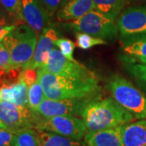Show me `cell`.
Wrapping results in <instances>:
<instances>
[{
    "label": "cell",
    "mask_w": 146,
    "mask_h": 146,
    "mask_svg": "<svg viewBox=\"0 0 146 146\" xmlns=\"http://www.w3.org/2000/svg\"><path fill=\"white\" fill-rule=\"evenodd\" d=\"M80 115L88 131L123 127L136 119L112 97L102 98L98 95L84 103Z\"/></svg>",
    "instance_id": "obj_1"
},
{
    "label": "cell",
    "mask_w": 146,
    "mask_h": 146,
    "mask_svg": "<svg viewBox=\"0 0 146 146\" xmlns=\"http://www.w3.org/2000/svg\"><path fill=\"white\" fill-rule=\"evenodd\" d=\"M38 80L46 98L51 99L88 100L98 95V79L77 80L63 77L49 72L43 68H37Z\"/></svg>",
    "instance_id": "obj_2"
},
{
    "label": "cell",
    "mask_w": 146,
    "mask_h": 146,
    "mask_svg": "<svg viewBox=\"0 0 146 146\" xmlns=\"http://www.w3.org/2000/svg\"><path fill=\"white\" fill-rule=\"evenodd\" d=\"M112 98L136 119H146V96L120 75L110 77L106 84Z\"/></svg>",
    "instance_id": "obj_3"
},
{
    "label": "cell",
    "mask_w": 146,
    "mask_h": 146,
    "mask_svg": "<svg viewBox=\"0 0 146 146\" xmlns=\"http://www.w3.org/2000/svg\"><path fill=\"white\" fill-rule=\"evenodd\" d=\"M37 40V34L27 24L16 26L3 39L10 52L13 68H22L31 60Z\"/></svg>",
    "instance_id": "obj_4"
},
{
    "label": "cell",
    "mask_w": 146,
    "mask_h": 146,
    "mask_svg": "<svg viewBox=\"0 0 146 146\" xmlns=\"http://www.w3.org/2000/svg\"><path fill=\"white\" fill-rule=\"evenodd\" d=\"M72 30L85 33L95 37L104 40H113L118 34V26L115 21L99 12L93 10L76 20L67 24Z\"/></svg>",
    "instance_id": "obj_5"
},
{
    "label": "cell",
    "mask_w": 146,
    "mask_h": 146,
    "mask_svg": "<svg viewBox=\"0 0 146 146\" xmlns=\"http://www.w3.org/2000/svg\"><path fill=\"white\" fill-rule=\"evenodd\" d=\"M36 130L50 131L76 141L84 138L88 132L82 119H80L74 115H58L49 118L36 114Z\"/></svg>",
    "instance_id": "obj_6"
},
{
    "label": "cell",
    "mask_w": 146,
    "mask_h": 146,
    "mask_svg": "<svg viewBox=\"0 0 146 146\" xmlns=\"http://www.w3.org/2000/svg\"><path fill=\"white\" fill-rule=\"evenodd\" d=\"M36 115L28 106H18L0 99V123L5 128L17 133L36 127Z\"/></svg>",
    "instance_id": "obj_7"
},
{
    "label": "cell",
    "mask_w": 146,
    "mask_h": 146,
    "mask_svg": "<svg viewBox=\"0 0 146 146\" xmlns=\"http://www.w3.org/2000/svg\"><path fill=\"white\" fill-rule=\"evenodd\" d=\"M42 68L49 72L66 78L88 80L96 77L94 72L87 67L76 60L67 58L56 48L51 50L46 63Z\"/></svg>",
    "instance_id": "obj_8"
},
{
    "label": "cell",
    "mask_w": 146,
    "mask_h": 146,
    "mask_svg": "<svg viewBox=\"0 0 146 146\" xmlns=\"http://www.w3.org/2000/svg\"><path fill=\"white\" fill-rule=\"evenodd\" d=\"M121 36L146 33V7H133L124 10L117 21Z\"/></svg>",
    "instance_id": "obj_9"
},
{
    "label": "cell",
    "mask_w": 146,
    "mask_h": 146,
    "mask_svg": "<svg viewBox=\"0 0 146 146\" xmlns=\"http://www.w3.org/2000/svg\"><path fill=\"white\" fill-rule=\"evenodd\" d=\"M86 101L87 100L51 99L45 98L34 113L46 118L58 115L75 116L80 114L81 108Z\"/></svg>",
    "instance_id": "obj_10"
},
{
    "label": "cell",
    "mask_w": 146,
    "mask_h": 146,
    "mask_svg": "<svg viewBox=\"0 0 146 146\" xmlns=\"http://www.w3.org/2000/svg\"><path fill=\"white\" fill-rule=\"evenodd\" d=\"M58 38L57 31L50 26H47L39 35L36 49L31 60L25 65L22 69L25 68H42L49 58L50 54L55 46V42Z\"/></svg>",
    "instance_id": "obj_11"
},
{
    "label": "cell",
    "mask_w": 146,
    "mask_h": 146,
    "mask_svg": "<svg viewBox=\"0 0 146 146\" xmlns=\"http://www.w3.org/2000/svg\"><path fill=\"white\" fill-rule=\"evenodd\" d=\"M22 13L25 22L37 36L49 26L51 16L38 0H22Z\"/></svg>",
    "instance_id": "obj_12"
},
{
    "label": "cell",
    "mask_w": 146,
    "mask_h": 146,
    "mask_svg": "<svg viewBox=\"0 0 146 146\" xmlns=\"http://www.w3.org/2000/svg\"><path fill=\"white\" fill-rule=\"evenodd\" d=\"M120 43L124 62L146 64V33L122 36Z\"/></svg>",
    "instance_id": "obj_13"
},
{
    "label": "cell",
    "mask_w": 146,
    "mask_h": 146,
    "mask_svg": "<svg viewBox=\"0 0 146 146\" xmlns=\"http://www.w3.org/2000/svg\"><path fill=\"white\" fill-rule=\"evenodd\" d=\"M123 127L88 131L84 141L88 146H123Z\"/></svg>",
    "instance_id": "obj_14"
},
{
    "label": "cell",
    "mask_w": 146,
    "mask_h": 146,
    "mask_svg": "<svg viewBox=\"0 0 146 146\" xmlns=\"http://www.w3.org/2000/svg\"><path fill=\"white\" fill-rule=\"evenodd\" d=\"M95 10L94 0H63L57 13L61 21H72Z\"/></svg>",
    "instance_id": "obj_15"
},
{
    "label": "cell",
    "mask_w": 146,
    "mask_h": 146,
    "mask_svg": "<svg viewBox=\"0 0 146 146\" xmlns=\"http://www.w3.org/2000/svg\"><path fill=\"white\" fill-rule=\"evenodd\" d=\"M29 87L23 80H19L14 83L7 84L0 87V99L11 103L28 106Z\"/></svg>",
    "instance_id": "obj_16"
},
{
    "label": "cell",
    "mask_w": 146,
    "mask_h": 146,
    "mask_svg": "<svg viewBox=\"0 0 146 146\" xmlns=\"http://www.w3.org/2000/svg\"><path fill=\"white\" fill-rule=\"evenodd\" d=\"M123 146H146V119L131 122L123 127Z\"/></svg>",
    "instance_id": "obj_17"
},
{
    "label": "cell",
    "mask_w": 146,
    "mask_h": 146,
    "mask_svg": "<svg viewBox=\"0 0 146 146\" xmlns=\"http://www.w3.org/2000/svg\"><path fill=\"white\" fill-rule=\"evenodd\" d=\"M36 131L40 146H81L79 141L72 140L67 136L46 131Z\"/></svg>",
    "instance_id": "obj_18"
},
{
    "label": "cell",
    "mask_w": 146,
    "mask_h": 146,
    "mask_svg": "<svg viewBox=\"0 0 146 146\" xmlns=\"http://www.w3.org/2000/svg\"><path fill=\"white\" fill-rule=\"evenodd\" d=\"M95 10L112 21H115L124 7V0H94Z\"/></svg>",
    "instance_id": "obj_19"
},
{
    "label": "cell",
    "mask_w": 146,
    "mask_h": 146,
    "mask_svg": "<svg viewBox=\"0 0 146 146\" xmlns=\"http://www.w3.org/2000/svg\"><path fill=\"white\" fill-rule=\"evenodd\" d=\"M46 95L40 81L37 80L35 83L29 87L28 91V107L33 112H35L42 101L45 99Z\"/></svg>",
    "instance_id": "obj_20"
},
{
    "label": "cell",
    "mask_w": 146,
    "mask_h": 146,
    "mask_svg": "<svg viewBox=\"0 0 146 146\" xmlns=\"http://www.w3.org/2000/svg\"><path fill=\"white\" fill-rule=\"evenodd\" d=\"M13 146H40L37 131L29 128L16 133Z\"/></svg>",
    "instance_id": "obj_21"
},
{
    "label": "cell",
    "mask_w": 146,
    "mask_h": 146,
    "mask_svg": "<svg viewBox=\"0 0 146 146\" xmlns=\"http://www.w3.org/2000/svg\"><path fill=\"white\" fill-rule=\"evenodd\" d=\"M76 46L82 50H89L92 47L98 45H105L106 42L104 39L95 37L85 33L76 32Z\"/></svg>",
    "instance_id": "obj_22"
},
{
    "label": "cell",
    "mask_w": 146,
    "mask_h": 146,
    "mask_svg": "<svg viewBox=\"0 0 146 146\" xmlns=\"http://www.w3.org/2000/svg\"><path fill=\"white\" fill-rule=\"evenodd\" d=\"M0 5L16 20L25 22L22 13V0H0Z\"/></svg>",
    "instance_id": "obj_23"
},
{
    "label": "cell",
    "mask_w": 146,
    "mask_h": 146,
    "mask_svg": "<svg viewBox=\"0 0 146 146\" xmlns=\"http://www.w3.org/2000/svg\"><path fill=\"white\" fill-rule=\"evenodd\" d=\"M126 70L146 89V64L125 62Z\"/></svg>",
    "instance_id": "obj_24"
},
{
    "label": "cell",
    "mask_w": 146,
    "mask_h": 146,
    "mask_svg": "<svg viewBox=\"0 0 146 146\" xmlns=\"http://www.w3.org/2000/svg\"><path fill=\"white\" fill-rule=\"evenodd\" d=\"M55 46L58 49L60 50V52L63 54V56L70 59V60H75L73 57L74 50H75V43L68 38H58L55 42Z\"/></svg>",
    "instance_id": "obj_25"
},
{
    "label": "cell",
    "mask_w": 146,
    "mask_h": 146,
    "mask_svg": "<svg viewBox=\"0 0 146 146\" xmlns=\"http://www.w3.org/2000/svg\"><path fill=\"white\" fill-rule=\"evenodd\" d=\"M20 80H23L29 87L38 80V72L35 68H25L22 69L20 76Z\"/></svg>",
    "instance_id": "obj_26"
},
{
    "label": "cell",
    "mask_w": 146,
    "mask_h": 146,
    "mask_svg": "<svg viewBox=\"0 0 146 146\" xmlns=\"http://www.w3.org/2000/svg\"><path fill=\"white\" fill-rule=\"evenodd\" d=\"M16 133L7 128H0V146H13Z\"/></svg>",
    "instance_id": "obj_27"
},
{
    "label": "cell",
    "mask_w": 146,
    "mask_h": 146,
    "mask_svg": "<svg viewBox=\"0 0 146 146\" xmlns=\"http://www.w3.org/2000/svg\"><path fill=\"white\" fill-rule=\"evenodd\" d=\"M38 1L45 7L49 15L52 17L54 15H55V13H57L63 0H38Z\"/></svg>",
    "instance_id": "obj_28"
},
{
    "label": "cell",
    "mask_w": 146,
    "mask_h": 146,
    "mask_svg": "<svg viewBox=\"0 0 146 146\" xmlns=\"http://www.w3.org/2000/svg\"><path fill=\"white\" fill-rule=\"evenodd\" d=\"M17 25L15 24H8L6 18L3 16H0V42L7 36L11 32L13 31Z\"/></svg>",
    "instance_id": "obj_29"
},
{
    "label": "cell",
    "mask_w": 146,
    "mask_h": 146,
    "mask_svg": "<svg viewBox=\"0 0 146 146\" xmlns=\"http://www.w3.org/2000/svg\"><path fill=\"white\" fill-rule=\"evenodd\" d=\"M0 128H5V127L3 125V124H2L1 123H0Z\"/></svg>",
    "instance_id": "obj_30"
}]
</instances>
